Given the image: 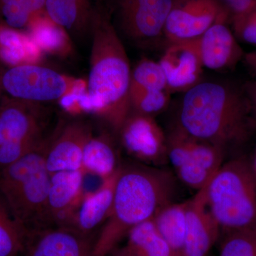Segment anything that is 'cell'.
<instances>
[{
	"instance_id": "6da1fadb",
	"label": "cell",
	"mask_w": 256,
	"mask_h": 256,
	"mask_svg": "<svg viewBox=\"0 0 256 256\" xmlns=\"http://www.w3.org/2000/svg\"><path fill=\"white\" fill-rule=\"evenodd\" d=\"M174 126L225 150L245 142L256 128L245 89L203 80L184 92Z\"/></svg>"
},
{
	"instance_id": "d4e9b609",
	"label": "cell",
	"mask_w": 256,
	"mask_h": 256,
	"mask_svg": "<svg viewBox=\"0 0 256 256\" xmlns=\"http://www.w3.org/2000/svg\"><path fill=\"white\" fill-rule=\"evenodd\" d=\"M168 89L166 78L158 62L142 60L131 72L130 96L148 90Z\"/></svg>"
},
{
	"instance_id": "5b68a950",
	"label": "cell",
	"mask_w": 256,
	"mask_h": 256,
	"mask_svg": "<svg viewBox=\"0 0 256 256\" xmlns=\"http://www.w3.org/2000/svg\"><path fill=\"white\" fill-rule=\"evenodd\" d=\"M208 210L226 233L256 227V173L245 158L224 163L207 186Z\"/></svg>"
},
{
	"instance_id": "2e32d148",
	"label": "cell",
	"mask_w": 256,
	"mask_h": 256,
	"mask_svg": "<svg viewBox=\"0 0 256 256\" xmlns=\"http://www.w3.org/2000/svg\"><path fill=\"white\" fill-rule=\"evenodd\" d=\"M196 43L202 65L210 70H228L242 56L236 37L226 22L212 25Z\"/></svg>"
},
{
	"instance_id": "8992f818",
	"label": "cell",
	"mask_w": 256,
	"mask_h": 256,
	"mask_svg": "<svg viewBox=\"0 0 256 256\" xmlns=\"http://www.w3.org/2000/svg\"><path fill=\"white\" fill-rule=\"evenodd\" d=\"M2 87L8 97L40 105L85 94L87 82L42 64H24L4 69Z\"/></svg>"
},
{
	"instance_id": "ba28073f",
	"label": "cell",
	"mask_w": 256,
	"mask_h": 256,
	"mask_svg": "<svg viewBox=\"0 0 256 256\" xmlns=\"http://www.w3.org/2000/svg\"><path fill=\"white\" fill-rule=\"evenodd\" d=\"M173 0H122L121 30L129 41L148 46L164 37Z\"/></svg>"
},
{
	"instance_id": "603a6c76",
	"label": "cell",
	"mask_w": 256,
	"mask_h": 256,
	"mask_svg": "<svg viewBox=\"0 0 256 256\" xmlns=\"http://www.w3.org/2000/svg\"><path fill=\"white\" fill-rule=\"evenodd\" d=\"M26 235L0 194V256H18L22 254Z\"/></svg>"
},
{
	"instance_id": "277c9868",
	"label": "cell",
	"mask_w": 256,
	"mask_h": 256,
	"mask_svg": "<svg viewBox=\"0 0 256 256\" xmlns=\"http://www.w3.org/2000/svg\"><path fill=\"white\" fill-rule=\"evenodd\" d=\"M48 138L13 164L0 170V194L26 233L52 227L48 196L50 174L45 162Z\"/></svg>"
},
{
	"instance_id": "7a4b0ae2",
	"label": "cell",
	"mask_w": 256,
	"mask_h": 256,
	"mask_svg": "<svg viewBox=\"0 0 256 256\" xmlns=\"http://www.w3.org/2000/svg\"><path fill=\"white\" fill-rule=\"evenodd\" d=\"M172 174L144 164L121 165L114 186L110 213L94 242L92 256H108L128 232L152 220L172 202Z\"/></svg>"
},
{
	"instance_id": "3957f363",
	"label": "cell",
	"mask_w": 256,
	"mask_h": 256,
	"mask_svg": "<svg viewBox=\"0 0 256 256\" xmlns=\"http://www.w3.org/2000/svg\"><path fill=\"white\" fill-rule=\"evenodd\" d=\"M90 62L82 110L95 114L118 136L130 112L132 69L122 40L108 23L92 32Z\"/></svg>"
},
{
	"instance_id": "e575fe53",
	"label": "cell",
	"mask_w": 256,
	"mask_h": 256,
	"mask_svg": "<svg viewBox=\"0 0 256 256\" xmlns=\"http://www.w3.org/2000/svg\"><path fill=\"white\" fill-rule=\"evenodd\" d=\"M4 68L2 66V63L0 62V100H1L2 98V78L3 72H4Z\"/></svg>"
},
{
	"instance_id": "f546056e",
	"label": "cell",
	"mask_w": 256,
	"mask_h": 256,
	"mask_svg": "<svg viewBox=\"0 0 256 256\" xmlns=\"http://www.w3.org/2000/svg\"><path fill=\"white\" fill-rule=\"evenodd\" d=\"M230 21L236 38L256 45V5L246 12L233 16Z\"/></svg>"
},
{
	"instance_id": "1f68e13d",
	"label": "cell",
	"mask_w": 256,
	"mask_h": 256,
	"mask_svg": "<svg viewBox=\"0 0 256 256\" xmlns=\"http://www.w3.org/2000/svg\"><path fill=\"white\" fill-rule=\"evenodd\" d=\"M245 92L250 102L252 118L256 127V82L248 86Z\"/></svg>"
},
{
	"instance_id": "484cf974",
	"label": "cell",
	"mask_w": 256,
	"mask_h": 256,
	"mask_svg": "<svg viewBox=\"0 0 256 256\" xmlns=\"http://www.w3.org/2000/svg\"><path fill=\"white\" fill-rule=\"evenodd\" d=\"M28 35L44 52L62 54L69 48L68 36L63 28L55 23L40 22L32 25Z\"/></svg>"
},
{
	"instance_id": "d6986e66",
	"label": "cell",
	"mask_w": 256,
	"mask_h": 256,
	"mask_svg": "<svg viewBox=\"0 0 256 256\" xmlns=\"http://www.w3.org/2000/svg\"><path fill=\"white\" fill-rule=\"evenodd\" d=\"M117 150L108 134H100L88 140L82 153V172L96 175L102 180L110 178L120 168Z\"/></svg>"
},
{
	"instance_id": "44dd1931",
	"label": "cell",
	"mask_w": 256,
	"mask_h": 256,
	"mask_svg": "<svg viewBox=\"0 0 256 256\" xmlns=\"http://www.w3.org/2000/svg\"><path fill=\"white\" fill-rule=\"evenodd\" d=\"M152 218L128 232L127 244L121 252L126 256H181L162 236Z\"/></svg>"
},
{
	"instance_id": "74e56055",
	"label": "cell",
	"mask_w": 256,
	"mask_h": 256,
	"mask_svg": "<svg viewBox=\"0 0 256 256\" xmlns=\"http://www.w3.org/2000/svg\"></svg>"
},
{
	"instance_id": "ffe728a7",
	"label": "cell",
	"mask_w": 256,
	"mask_h": 256,
	"mask_svg": "<svg viewBox=\"0 0 256 256\" xmlns=\"http://www.w3.org/2000/svg\"><path fill=\"white\" fill-rule=\"evenodd\" d=\"M42 52L30 35L0 24V62L9 67L40 64Z\"/></svg>"
},
{
	"instance_id": "7c38bea8",
	"label": "cell",
	"mask_w": 256,
	"mask_h": 256,
	"mask_svg": "<svg viewBox=\"0 0 256 256\" xmlns=\"http://www.w3.org/2000/svg\"><path fill=\"white\" fill-rule=\"evenodd\" d=\"M92 236L69 226H52L26 234L24 256H92Z\"/></svg>"
},
{
	"instance_id": "f1b7e54d",
	"label": "cell",
	"mask_w": 256,
	"mask_h": 256,
	"mask_svg": "<svg viewBox=\"0 0 256 256\" xmlns=\"http://www.w3.org/2000/svg\"><path fill=\"white\" fill-rule=\"evenodd\" d=\"M78 0H46L47 14L54 23L66 30L78 28L80 8Z\"/></svg>"
},
{
	"instance_id": "4dcf8cb0",
	"label": "cell",
	"mask_w": 256,
	"mask_h": 256,
	"mask_svg": "<svg viewBox=\"0 0 256 256\" xmlns=\"http://www.w3.org/2000/svg\"><path fill=\"white\" fill-rule=\"evenodd\" d=\"M233 16L244 14L256 5V0H220Z\"/></svg>"
},
{
	"instance_id": "52a82bcc",
	"label": "cell",
	"mask_w": 256,
	"mask_h": 256,
	"mask_svg": "<svg viewBox=\"0 0 256 256\" xmlns=\"http://www.w3.org/2000/svg\"><path fill=\"white\" fill-rule=\"evenodd\" d=\"M230 14L220 0H173L164 28L170 44L196 41L214 24Z\"/></svg>"
},
{
	"instance_id": "d590c367",
	"label": "cell",
	"mask_w": 256,
	"mask_h": 256,
	"mask_svg": "<svg viewBox=\"0 0 256 256\" xmlns=\"http://www.w3.org/2000/svg\"><path fill=\"white\" fill-rule=\"evenodd\" d=\"M252 166H254V170H255V172L256 173V152L255 160H254V165H252Z\"/></svg>"
},
{
	"instance_id": "83f0119b",
	"label": "cell",
	"mask_w": 256,
	"mask_h": 256,
	"mask_svg": "<svg viewBox=\"0 0 256 256\" xmlns=\"http://www.w3.org/2000/svg\"><path fill=\"white\" fill-rule=\"evenodd\" d=\"M218 256H256V227L226 233Z\"/></svg>"
},
{
	"instance_id": "4fadbf2b",
	"label": "cell",
	"mask_w": 256,
	"mask_h": 256,
	"mask_svg": "<svg viewBox=\"0 0 256 256\" xmlns=\"http://www.w3.org/2000/svg\"><path fill=\"white\" fill-rule=\"evenodd\" d=\"M170 92H185L202 82V65L196 41L170 44L159 62Z\"/></svg>"
},
{
	"instance_id": "7402d4cb",
	"label": "cell",
	"mask_w": 256,
	"mask_h": 256,
	"mask_svg": "<svg viewBox=\"0 0 256 256\" xmlns=\"http://www.w3.org/2000/svg\"><path fill=\"white\" fill-rule=\"evenodd\" d=\"M188 202H170L153 217L158 232L173 249L182 256L186 230Z\"/></svg>"
},
{
	"instance_id": "9a60e30c",
	"label": "cell",
	"mask_w": 256,
	"mask_h": 256,
	"mask_svg": "<svg viewBox=\"0 0 256 256\" xmlns=\"http://www.w3.org/2000/svg\"><path fill=\"white\" fill-rule=\"evenodd\" d=\"M82 170L50 174L48 196V216L52 226H69L84 193Z\"/></svg>"
},
{
	"instance_id": "e0dca14e",
	"label": "cell",
	"mask_w": 256,
	"mask_h": 256,
	"mask_svg": "<svg viewBox=\"0 0 256 256\" xmlns=\"http://www.w3.org/2000/svg\"><path fill=\"white\" fill-rule=\"evenodd\" d=\"M40 104H32L2 96L0 118L6 140H28L43 137Z\"/></svg>"
},
{
	"instance_id": "8d00e7d4",
	"label": "cell",
	"mask_w": 256,
	"mask_h": 256,
	"mask_svg": "<svg viewBox=\"0 0 256 256\" xmlns=\"http://www.w3.org/2000/svg\"><path fill=\"white\" fill-rule=\"evenodd\" d=\"M116 256H126L124 255V254H122V252H118V254L117 255H116Z\"/></svg>"
},
{
	"instance_id": "4316f807",
	"label": "cell",
	"mask_w": 256,
	"mask_h": 256,
	"mask_svg": "<svg viewBox=\"0 0 256 256\" xmlns=\"http://www.w3.org/2000/svg\"><path fill=\"white\" fill-rule=\"evenodd\" d=\"M170 95L169 90L164 89L144 90L130 96V112L154 118L168 108Z\"/></svg>"
},
{
	"instance_id": "5bb4252c",
	"label": "cell",
	"mask_w": 256,
	"mask_h": 256,
	"mask_svg": "<svg viewBox=\"0 0 256 256\" xmlns=\"http://www.w3.org/2000/svg\"><path fill=\"white\" fill-rule=\"evenodd\" d=\"M210 182L188 201L186 236L182 256H208L220 235V226L207 205Z\"/></svg>"
},
{
	"instance_id": "d6a6232c",
	"label": "cell",
	"mask_w": 256,
	"mask_h": 256,
	"mask_svg": "<svg viewBox=\"0 0 256 256\" xmlns=\"http://www.w3.org/2000/svg\"><path fill=\"white\" fill-rule=\"evenodd\" d=\"M246 62L249 66L255 72L256 74V52L249 54L246 56Z\"/></svg>"
},
{
	"instance_id": "9c48e42d",
	"label": "cell",
	"mask_w": 256,
	"mask_h": 256,
	"mask_svg": "<svg viewBox=\"0 0 256 256\" xmlns=\"http://www.w3.org/2000/svg\"><path fill=\"white\" fill-rule=\"evenodd\" d=\"M118 136L128 154L143 164L159 166L168 162L166 134L154 118L130 112Z\"/></svg>"
},
{
	"instance_id": "ac0fdd59",
	"label": "cell",
	"mask_w": 256,
	"mask_h": 256,
	"mask_svg": "<svg viewBox=\"0 0 256 256\" xmlns=\"http://www.w3.org/2000/svg\"><path fill=\"white\" fill-rule=\"evenodd\" d=\"M120 169L110 178L102 180V185L96 192L84 194L69 227L92 235V230L102 222H106L112 208L114 186Z\"/></svg>"
},
{
	"instance_id": "cb8c5ba5",
	"label": "cell",
	"mask_w": 256,
	"mask_h": 256,
	"mask_svg": "<svg viewBox=\"0 0 256 256\" xmlns=\"http://www.w3.org/2000/svg\"><path fill=\"white\" fill-rule=\"evenodd\" d=\"M46 0H0L1 24L14 30L28 26L32 14L45 6Z\"/></svg>"
},
{
	"instance_id": "8fae6325",
	"label": "cell",
	"mask_w": 256,
	"mask_h": 256,
	"mask_svg": "<svg viewBox=\"0 0 256 256\" xmlns=\"http://www.w3.org/2000/svg\"><path fill=\"white\" fill-rule=\"evenodd\" d=\"M92 124L84 120L63 122L48 138L45 162L50 174L82 170V153L92 137Z\"/></svg>"
},
{
	"instance_id": "30bf717a",
	"label": "cell",
	"mask_w": 256,
	"mask_h": 256,
	"mask_svg": "<svg viewBox=\"0 0 256 256\" xmlns=\"http://www.w3.org/2000/svg\"><path fill=\"white\" fill-rule=\"evenodd\" d=\"M168 160L175 173L205 170L214 174L224 164L225 150L186 134L176 126L166 134Z\"/></svg>"
},
{
	"instance_id": "836d02e7",
	"label": "cell",
	"mask_w": 256,
	"mask_h": 256,
	"mask_svg": "<svg viewBox=\"0 0 256 256\" xmlns=\"http://www.w3.org/2000/svg\"><path fill=\"white\" fill-rule=\"evenodd\" d=\"M6 140V134L5 132L4 124H3L1 118H0V146H2L3 143Z\"/></svg>"
}]
</instances>
